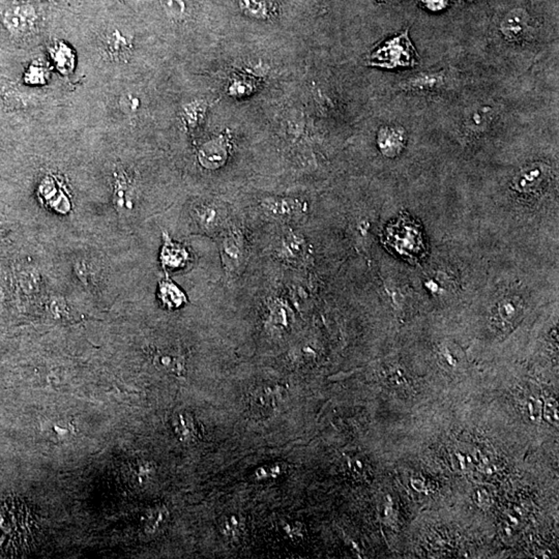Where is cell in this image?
Instances as JSON below:
<instances>
[{
	"label": "cell",
	"mask_w": 559,
	"mask_h": 559,
	"mask_svg": "<svg viewBox=\"0 0 559 559\" xmlns=\"http://www.w3.org/2000/svg\"><path fill=\"white\" fill-rule=\"evenodd\" d=\"M159 295L164 306L171 310L180 308L187 302L185 293L171 281H162L159 288Z\"/></svg>",
	"instance_id": "ffe728a7"
},
{
	"label": "cell",
	"mask_w": 559,
	"mask_h": 559,
	"mask_svg": "<svg viewBox=\"0 0 559 559\" xmlns=\"http://www.w3.org/2000/svg\"><path fill=\"white\" fill-rule=\"evenodd\" d=\"M344 465L347 472L355 479H366L370 474L368 463L362 457L357 455L346 456Z\"/></svg>",
	"instance_id": "603a6c76"
},
{
	"label": "cell",
	"mask_w": 559,
	"mask_h": 559,
	"mask_svg": "<svg viewBox=\"0 0 559 559\" xmlns=\"http://www.w3.org/2000/svg\"><path fill=\"white\" fill-rule=\"evenodd\" d=\"M545 168L541 165H534L528 167L524 171L521 172L517 176L516 185L517 190L521 192H532L538 189L539 185L542 183Z\"/></svg>",
	"instance_id": "44dd1931"
},
{
	"label": "cell",
	"mask_w": 559,
	"mask_h": 559,
	"mask_svg": "<svg viewBox=\"0 0 559 559\" xmlns=\"http://www.w3.org/2000/svg\"><path fill=\"white\" fill-rule=\"evenodd\" d=\"M288 465L284 462H274L266 465L259 466L253 472V477L256 481H275L280 479L283 474H286Z\"/></svg>",
	"instance_id": "7402d4cb"
},
{
	"label": "cell",
	"mask_w": 559,
	"mask_h": 559,
	"mask_svg": "<svg viewBox=\"0 0 559 559\" xmlns=\"http://www.w3.org/2000/svg\"><path fill=\"white\" fill-rule=\"evenodd\" d=\"M199 227L207 232H222L229 228L228 213L222 205L204 203L198 205L193 214Z\"/></svg>",
	"instance_id": "ba28073f"
},
{
	"label": "cell",
	"mask_w": 559,
	"mask_h": 559,
	"mask_svg": "<svg viewBox=\"0 0 559 559\" xmlns=\"http://www.w3.org/2000/svg\"><path fill=\"white\" fill-rule=\"evenodd\" d=\"M497 118V110L493 105H477L468 111L463 121V131L466 136L477 137L489 131Z\"/></svg>",
	"instance_id": "52a82bcc"
},
{
	"label": "cell",
	"mask_w": 559,
	"mask_h": 559,
	"mask_svg": "<svg viewBox=\"0 0 559 559\" xmlns=\"http://www.w3.org/2000/svg\"><path fill=\"white\" fill-rule=\"evenodd\" d=\"M264 214L280 221H297L307 214L304 202L295 198H269L262 203Z\"/></svg>",
	"instance_id": "8992f818"
},
{
	"label": "cell",
	"mask_w": 559,
	"mask_h": 559,
	"mask_svg": "<svg viewBox=\"0 0 559 559\" xmlns=\"http://www.w3.org/2000/svg\"><path fill=\"white\" fill-rule=\"evenodd\" d=\"M35 534V520L23 501L13 497L0 500V556L16 558L28 553Z\"/></svg>",
	"instance_id": "6da1fadb"
},
{
	"label": "cell",
	"mask_w": 559,
	"mask_h": 559,
	"mask_svg": "<svg viewBox=\"0 0 559 559\" xmlns=\"http://www.w3.org/2000/svg\"><path fill=\"white\" fill-rule=\"evenodd\" d=\"M172 427L180 441L185 443H196L200 438L197 422L189 413L180 412L173 417Z\"/></svg>",
	"instance_id": "9a60e30c"
},
{
	"label": "cell",
	"mask_w": 559,
	"mask_h": 559,
	"mask_svg": "<svg viewBox=\"0 0 559 559\" xmlns=\"http://www.w3.org/2000/svg\"><path fill=\"white\" fill-rule=\"evenodd\" d=\"M113 202L116 209L121 213H128L134 207V189L131 180L119 173L114 185Z\"/></svg>",
	"instance_id": "2e32d148"
},
{
	"label": "cell",
	"mask_w": 559,
	"mask_h": 559,
	"mask_svg": "<svg viewBox=\"0 0 559 559\" xmlns=\"http://www.w3.org/2000/svg\"><path fill=\"white\" fill-rule=\"evenodd\" d=\"M132 41L119 30H110L103 39L104 52L113 61H125L131 54Z\"/></svg>",
	"instance_id": "8fae6325"
},
{
	"label": "cell",
	"mask_w": 559,
	"mask_h": 559,
	"mask_svg": "<svg viewBox=\"0 0 559 559\" xmlns=\"http://www.w3.org/2000/svg\"><path fill=\"white\" fill-rule=\"evenodd\" d=\"M285 399L286 395L282 386H258L249 395L250 412L259 419L271 417L280 410Z\"/></svg>",
	"instance_id": "277c9868"
},
{
	"label": "cell",
	"mask_w": 559,
	"mask_h": 559,
	"mask_svg": "<svg viewBox=\"0 0 559 559\" xmlns=\"http://www.w3.org/2000/svg\"><path fill=\"white\" fill-rule=\"evenodd\" d=\"M139 106H140V101H139V99L137 98L135 94H128L121 97V109L127 112V113L136 112L137 110H138Z\"/></svg>",
	"instance_id": "4316f807"
},
{
	"label": "cell",
	"mask_w": 559,
	"mask_h": 559,
	"mask_svg": "<svg viewBox=\"0 0 559 559\" xmlns=\"http://www.w3.org/2000/svg\"><path fill=\"white\" fill-rule=\"evenodd\" d=\"M164 246H163L162 253H161L163 265L170 267V269H180L187 264L188 260H189V254H188L187 250L172 242L168 238L167 234H164Z\"/></svg>",
	"instance_id": "ac0fdd59"
},
{
	"label": "cell",
	"mask_w": 559,
	"mask_h": 559,
	"mask_svg": "<svg viewBox=\"0 0 559 559\" xmlns=\"http://www.w3.org/2000/svg\"><path fill=\"white\" fill-rule=\"evenodd\" d=\"M446 84V76L443 73H422L410 77L408 80L401 84V87L412 92H433L439 90Z\"/></svg>",
	"instance_id": "5bb4252c"
},
{
	"label": "cell",
	"mask_w": 559,
	"mask_h": 559,
	"mask_svg": "<svg viewBox=\"0 0 559 559\" xmlns=\"http://www.w3.org/2000/svg\"><path fill=\"white\" fill-rule=\"evenodd\" d=\"M221 259L229 276L238 275L246 262V242L240 229L231 228L224 231L220 245Z\"/></svg>",
	"instance_id": "3957f363"
},
{
	"label": "cell",
	"mask_w": 559,
	"mask_h": 559,
	"mask_svg": "<svg viewBox=\"0 0 559 559\" xmlns=\"http://www.w3.org/2000/svg\"><path fill=\"white\" fill-rule=\"evenodd\" d=\"M530 17L524 8H514L501 20L499 30L507 41L521 42L529 35Z\"/></svg>",
	"instance_id": "9c48e42d"
},
{
	"label": "cell",
	"mask_w": 559,
	"mask_h": 559,
	"mask_svg": "<svg viewBox=\"0 0 559 559\" xmlns=\"http://www.w3.org/2000/svg\"><path fill=\"white\" fill-rule=\"evenodd\" d=\"M293 324V312L286 302L281 300H271L267 304L266 326L278 331L285 333Z\"/></svg>",
	"instance_id": "7c38bea8"
},
{
	"label": "cell",
	"mask_w": 559,
	"mask_h": 559,
	"mask_svg": "<svg viewBox=\"0 0 559 559\" xmlns=\"http://www.w3.org/2000/svg\"><path fill=\"white\" fill-rule=\"evenodd\" d=\"M276 252L281 260L295 266H305L310 259L307 240L295 232H288L281 236Z\"/></svg>",
	"instance_id": "5b68a950"
},
{
	"label": "cell",
	"mask_w": 559,
	"mask_h": 559,
	"mask_svg": "<svg viewBox=\"0 0 559 559\" xmlns=\"http://www.w3.org/2000/svg\"><path fill=\"white\" fill-rule=\"evenodd\" d=\"M35 12L30 8H17L8 11L4 16V25L14 35L30 32L35 24Z\"/></svg>",
	"instance_id": "4fadbf2b"
},
{
	"label": "cell",
	"mask_w": 559,
	"mask_h": 559,
	"mask_svg": "<svg viewBox=\"0 0 559 559\" xmlns=\"http://www.w3.org/2000/svg\"><path fill=\"white\" fill-rule=\"evenodd\" d=\"M377 143L384 156L395 158L405 147V130L399 125H384L377 134Z\"/></svg>",
	"instance_id": "30bf717a"
},
{
	"label": "cell",
	"mask_w": 559,
	"mask_h": 559,
	"mask_svg": "<svg viewBox=\"0 0 559 559\" xmlns=\"http://www.w3.org/2000/svg\"><path fill=\"white\" fill-rule=\"evenodd\" d=\"M156 362L163 370L168 371L172 374L178 375V376H180L185 370V364L181 361L180 357L169 355V353H160L156 355Z\"/></svg>",
	"instance_id": "d4e9b609"
},
{
	"label": "cell",
	"mask_w": 559,
	"mask_h": 559,
	"mask_svg": "<svg viewBox=\"0 0 559 559\" xmlns=\"http://www.w3.org/2000/svg\"><path fill=\"white\" fill-rule=\"evenodd\" d=\"M370 61L373 66L386 68L417 66V51L410 41L408 30L386 41L381 47L372 53Z\"/></svg>",
	"instance_id": "7a4b0ae2"
},
{
	"label": "cell",
	"mask_w": 559,
	"mask_h": 559,
	"mask_svg": "<svg viewBox=\"0 0 559 559\" xmlns=\"http://www.w3.org/2000/svg\"><path fill=\"white\" fill-rule=\"evenodd\" d=\"M282 530L289 539L297 540L304 538L305 527L297 521H285L282 525Z\"/></svg>",
	"instance_id": "484cf974"
},
{
	"label": "cell",
	"mask_w": 559,
	"mask_h": 559,
	"mask_svg": "<svg viewBox=\"0 0 559 559\" xmlns=\"http://www.w3.org/2000/svg\"><path fill=\"white\" fill-rule=\"evenodd\" d=\"M219 532L225 540L238 542L246 532V521L238 514H227L219 521Z\"/></svg>",
	"instance_id": "e0dca14e"
},
{
	"label": "cell",
	"mask_w": 559,
	"mask_h": 559,
	"mask_svg": "<svg viewBox=\"0 0 559 559\" xmlns=\"http://www.w3.org/2000/svg\"><path fill=\"white\" fill-rule=\"evenodd\" d=\"M52 57L61 72L68 73L72 70L73 65H74V55H73L72 50L63 44L55 46Z\"/></svg>",
	"instance_id": "cb8c5ba5"
},
{
	"label": "cell",
	"mask_w": 559,
	"mask_h": 559,
	"mask_svg": "<svg viewBox=\"0 0 559 559\" xmlns=\"http://www.w3.org/2000/svg\"><path fill=\"white\" fill-rule=\"evenodd\" d=\"M424 4L432 12H439L446 8L448 0H424Z\"/></svg>",
	"instance_id": "83f0119b"
},
{
	"label": "cell",
	"mask_w": 559,
	"mask_h": 559,
	"mask_svg": "<svg viewBox=\"0 0 559 559\" xmlns=\"http://www.w3.org/2000/svg\"><path fill=\"white\" fill-rule=\"evenodd\" d=\"M227 158V152L222 143L218 141L207 143L199 152V161L207 169H216L223 165Z\"/></svg>",
	"instance_id": "d6986e66"
}]
</instances>
